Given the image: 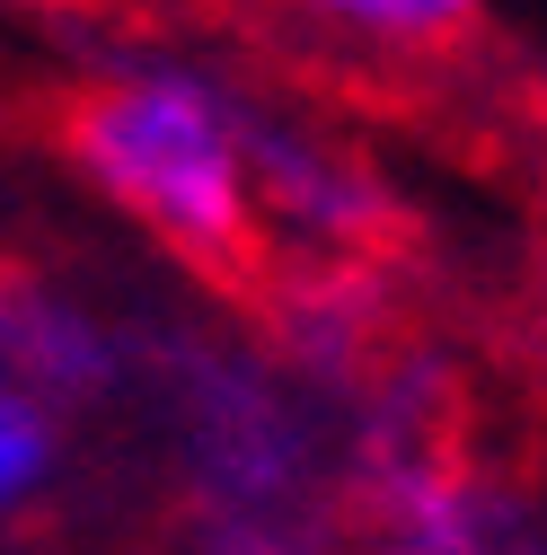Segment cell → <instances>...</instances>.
<instances>
[{"instance_id":"6da1fadb","label":"cell","mask_w":547,"mask_h":555,"mask_svg":"<svg viewBox=\"0 0 547 555\" xmlns=\"http://www.w3.org/2000/svg\"><path fill=\"white\" fill-rule=\"evenodd\" d=\"M80 168L186 256H239L256 230V115L203 72H132L72 124Z\"/></svg>"},{"instance_id":"7a4b0ae2","label":"cell","mask_w":547,"mask_h":555,"mask_svg":"<svg viewBox=\"0 0 547 555\" xmlns=\"http://www.w3.org/2000/svg\"><path fill=\"white\" fill-rule=\"evenodd\" d=\"M256 194H274V212H292L318 238H362V221H371V185L327 168L309 142H292L274 124H256Z\"/></svg>"},{"instance_id":"3957f363","label":"cell","mask_w":547,"mask_h":555,"mask_svg":"<svg viewBox=\"0 0 547 555\" xmlns=\"http://www.w3.org/2000/svg\"><path fill=\"white\" fill-rule=\"evenodd\" d=\"M62 467V441H53V414L18 388V379H0V520H18L44 485Z\"/></svg>"},{"instance_id":"277c9868","label":"cell","mask_w":547,"mask_h":555,"mask_svg":"<svg viewBox=\"0 0 547 555\" xmlns=\"http://www.w3.org/2000/svg\"><path fill=\"white\" fill-rule=\"evenodd\" d=\"M301 10L354 27V36H380V44H424V36H450L476 0H301Z\"/></svg>"}]
</instances>
